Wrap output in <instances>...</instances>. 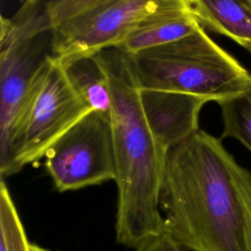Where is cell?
Instances as JSON below:
<instances>
[{
  "label": "cell",
  "mask_w": 251,
  "mask_h": 251,
  "mask_svg": "<svg viewBox=\"0 0 251 251\" xmlns=\"http://www.w3.org/2000/svg\"><path fill=\"white\" fill-rule=\"evenodd\" d=\"M0 251H10L7 239L2 231H0Z\"/></svg>",
  "instance_id": "9a60e30c"
},
{
  "label": "cell",
  "mask_w": 251,
  "mask_h": 251,
  "mask_svg": "<svg viewBox=\"0 0 251 251\" xmlns=\"http://www.w3.org/2000/svg\"><path fill=\"white\" fill-rule=\"evenodd\" d=\"M0 231L6 237L10 251H30V242L5 179L0 182Z\"/></svg>",
  "instance_id": "4fadbf2b"
},
{
  "label": "cell",
  "mask_w": 251,
  "mask_h": 251,
  "mask_svg": "<svg viewBox=\"0 0 251 251\" xmlns=\"http://www.w3.org/2000/svg\"><path fill=\"white\" fill-rule=\"evenodd\" d=\"M44 167L60 192L114 180L116 158L109 113L93 110L46 151Z\"/></svg>",
  "instance_id": "8992f818"
},
{
  "label": "cell",
  "mask_w": 251,
  "mask_h": 251,
  "mask_svg": "<svg viewBox=\"0 0 251 251\" xmlns=\"http://www.w3.org/2000/svg\"><path fill=\"white\" fill-rule=\"evenodd\" d=\"M247 1H248V2H249V4L251 5V0H247Z\"/></svg>",
  "instance_id": "ac0fdd59"
},
{
  "label": "cell",
  "mask_w": 251,
  "mask_h": 251,
  "mask_svg": "<svg viewBox=\"0 0 251 251\" xmlns=\"http://www.w3.org/2000/svg\"><path fill=\"white\" fill-rule=\"evenodd\" d=\"M134 251H187L172 235L164 231L134 248Z\"/></svg>",
  "instance_id": "5bb4252c"
},
{
  "label": "cell",
  "mask_w": 251,
  "mask_h": 251,
  "mask_svg": "<svg viewBox=\"0 0 251 251\" xmlns=\"http://www.w3.org/2000/svg\"><path fill=\"white\" fill-rule=\"evenodd\" d=\"M20 1H21V2H22V3H24V2H25V1H26V0H20Z\"/></svg>",
  "instance_id": "e0dca14e"
},
{
  "label": "cell",
  "mask_w": 251,
  "mask_h": 251,
  "mask_svg": "<svg viewBox=\"0 0 251 251\" xmlns=\"http://www.w3.org/2000/svg\"><path fill=\"white\" fill-rule=\"evenodd\" d=\"M191 11L190 0H104L51 31L55 58L95 54L118 46L142 25L165 15Z\"/></svg>",
  "instance_id": "277c9868"
},
{
  "label": "cell",
  "mask_w": 251,
  "mask_h": 251,
  "mask_svg": "<svg viewBox=\"0 0 251 251\" xmlns=\"http://www.w3.org/2000/svg\"><path fill=\"white\" fill-rule=\"evenodd\" d=\"M204 28L226 36L251 54V5L247 0H190Z\"/></svg>",
  "instance_id": "ba28073f"
},
{
  "label": "cell",
  "mask_w": 251,
  "mask_h": 251,
  "mask_svg": "<svg viewBox=\"0 0 251 251\" xmlns=\"http://www.w3.org/2000/svg\"><path fill=\"white\" fill-rule=\"evenodd\" d=\"M219 105L224 123L222 137L234 138L251 152V88Z\"/></svg>",
  "instance_id": "7c38bea8"
},
{
  "label": "cell",
  "mask_w": 251,
  "mask_h": 251,
  "mask_svg": "<svg viewBox=\"0 0 251 251\" xmlns=\"http://www.w3.org/2000/svg\"><path fill=\"white\" fill-rule=\"evenodd\" d=\"M55 59L61 65L74 89L88 105L93 110L110 114L112 98L108 77L94 54Z\"/></svg>",
  "instance_id": "30bf717a"
},
{
  "label": "cell",
  "mask_w": 251,
  "mask_h": 251,
  "mask_svg": "<svg viewBox=\"0 0 251 251\" xmlns=\"http://www.w3.org/2000/svg\"><path fill=\"white\" fill-rule=\"evenodd\" d=\"M143 111L159 145L168 152L199 130L205 100L186 93L140 89Z\"/></svg>",
  "instance_id": "52a82bcc"
},
{
  "label": "cell",
  "mask_w": 251,
  "mask_h": 251,
  "mask_svg": "<svg viewBox=\"0 0 251 251\" xmlns=\"http://www.w3.org/2000/svg\"><path fill=\"white\" fill-rule=\"evenodd\" d=\"M129 56L140 89L186 93L220 104L251 88L249 72L202 26Z\"/></svg>",
  "instance_id": "7a4b0ae2"
},
{
  "label": "cell",
  "mask_w": 251,
  "mask_h": 251,
  "mask_svg": "<svg viewBox=\"0 0 251 251\" xmlns=\"http://www.w3.org/2000/svg\"><path fill=\"white\" fill-rule=\"evenodd\" d=\"M0 37V176L5 179L19 173L13 144L51 55V31L21 36L1 19Z\"/></svg>",
  "instance_id": "3957f363"
},
{
  "label": "cell",
  "mask_w": 251,
  "mask_h": 251,
  "mask_svg": "<svg viewBox=\"0 0 251 251\" xmlns=\"http://www.w3.org/2000/svg\"><path fill=\"white\" fill-rule=\"evenodd\" d=\"M191 11L177 12L150 21L129 33L116 46L128 55L185 37L200 27Z\"/></svg>",
  "instance_id": "8fae6325"
},
{
  "label": "cell",
  "mask_w": 251,
  "mask_h": 251,
  "mask_svg": "<svg viewBox=\"0 0 251 251\" xmlns=\"http://www.w3.org/2000/svg\"><path fill=\"white\" fill-rule=\"evenodd\" d=\"M159 204L165 231L187 251H251V173L210 133L168 151Z\"/></svg>",
  "instance_id": "6da1fadb"
},
{
  "label": "cell",
  "mask_w": 251,
  "mask_h": 251,
  "mask_svg": "<svg viewBox=\"0 0 251 251\" xmlns=\"http://www.w3.org/2000/svg\"><path fill=\"white\" fill-rule=\"evenodd\" d=\"M91 111L51 54L14 140L13 159L17 171L43 158L60 136Z\"/></svg>",
  "instance_id": "5b68a950"
},
{
  "label": "cell",
  "mask_w": 251,
  "mask_h": 251,
  "mask_svg": "<svg viewBox=\"0 0 251 251\" xmlns=\"http://www.w3.org/2000/svg\"><path fill=\"white\" fill-rule=\"evenodd\" d=\"M30 251H49L46 248H43L42 246H39L35 243H30Z\"/></svg>",
  "instance_id": "2e32d148"
},
{
  "label": "cell",
  "mask_w": 251,
  "mask_h": 251,
  "mask_svg": "<svg viewBox=\"0 0 251 251\" xmlns=\"http://www.w3.org/2000/svg\"><path fill=\"white\" fill-rule=\"evenodd\" d=\"M104 0H26L7 19L10 29L21 36L52 31L62 23Z\"/></svg>",
  "instance_id": "9c48e42d"
}]
</instances>
